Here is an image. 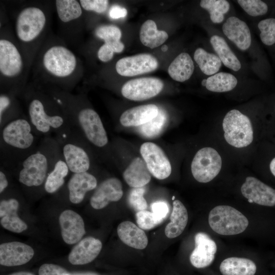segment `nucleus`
Wrapping results in <instances>:
<instances>
[{
  "mask_svg": "<svg viewBox=\"0 0 275 275\" xmlns=\"http://www.w3.org/2000/svg\"><path fill=\"white\" fill-rule=\"evenodd\" d=\"M222 158L218 152L211 147H204L197 151L191 163L194 178L199 182L207 183L219 173Z\"/></svg>",
  "mask_w": 275,
  "mask_h": 275,
  "instance_id": "obj_10",
  "label": "nucleus"
},
{
  "mask_svg": "<svg viewBox=\"0 0 275 275\" xmlns=\"http://www.w3.org/2000/svg\"><path fill=\"white\" fill-rule=\"evenodd\" d=\"M219 270L223 275H255L257 266L250 259L232 257L221 262Z\"/></svg>",
  "mask_w": 275,
  "mask_h": 275,
  "instance_id": "obj_29",
  "label": "nucleus"
},
{
  "mask_svg": "<svg viewBox=\"0 0 275 275\" xmlns=\"http://www.w3.org/2000/svg\"><path fill=\"white\" fill-rule=\"evenodd\" d=\"M9 184L6 173L4 172L3 168L0 171V193H3L7 188Z\"/></svg>",
  "mask_w": 275,
  "mask_h": 275,
  "instance_id": "obj_49",
  "label": "nucleus"
},
{
  "mask_svg": "<svg viewBox=\"0 0 275 275\" xmlns=\"http://www.w3.org/2000/svg\"><path fill=\"white\" fill-rule=\"evenodd\" d=\"M269 170L270 173L275 178V156L270 160L269 163Z\"/></svg>",
  "mask_w": 275,
  "mask_h": 275,
  "instance_id": "obj_50",
  "label": "nucleus"
},
{
  "mask_svg": "<svg viewBox=\"0 0 275 275\" xmlns=\"http://www.w3.org/2000/svg\"><path fill=\"white\" fill-rule=\"evenodd\" d=\"M260 39L267 46L275 45V18L270 17L260 20L258 23Z\"/></svg>",
  "mask_w": 275,
  "mask_h": 275,
  "instance_id": "obj_39",
  "label": "nucleus"
},
{
  "mask_svg": "<svg viewBox=\"0 0 275 275\" xmlns=\"http://www.w3.org/2000/svg\"><path fill=\"white\" fill-rule=\"evenodd\" d=\"M34 255L33 249L24 243L12 241L0 245V264L3 266L24 264L32 259Z\"/></svg>",
  "mask_w": 275,
  "mask_h": 275,
  "instance_id": "obj_18",
  "label": "nucleus"
},
{
  "mask_svg": "<svg viewBox=\"0 0 275 275\" xmlns=\"http://www.w3.org/2000/svg\"><path fill=\"white\" fill-rule=\"evenodd\" d=\"M78 64L75 54L61 44L48 47L41 57V66L44 72L57 81L73 76L78 69Z\"/></svg>",
  "mask_w": 275,
  "mask_h": 275,
  "instance_id": "obj_5",
  "label": "nucleus"
},
{
  "mask_svg": "<svg viewBox=\"0 0 275 275\" xmlns=\"http://www.w3.org/2000/svg\"><path fill=\"white\" fill-rule=\"evenodd\" d=\"M194 59L201 71L207 75L216 74L222 67V63L216 54L210 53L201 47L195 50Z\"/></svg>",
  "mask_w": 275,
  "mask_h": 275,
  "instance_id": "obj_34",
  "label": "nucleus"
},
{
  "mask_svg": "<svg viewBox=\"0 0 275 275\" xmlns=\"http://www.w3.org/2000/svg\"><path fill=\"white\" fill-rule=\"evenodd\" d=\"M237 82L236 77L232 74L219 72L203 79L201 84L209 91L222 93L232 90Z\"/></svg>",
  "mask_w": 275,
  "mask_h": 275,
  "instance_id": "obj_33",
  "label": "nucleus"
},
{
  "mask_svg": "<svg viewBox=\"0 0 275 275\" xmlns=\"http://www.w3.org/2000/svg\"><path fill=\"white\" fill-rule=\"evenodd\" d=\"M47 21V15L41 7H24L17 15L15 22V33L19 42L23 45L34 43L42 35Z\"/></svg>",
  "mask_w": 275,
  "mask_h": 275,
  "instance_id": "obj_6",
  "label": "nucleus"
},
{
  "mask_svg": "<svg viewBox=\"0 0 275 275\" xmlns=\"http://www.w3.org/2000/svg\"><path fill=\"white\" fill-rule=\"evenodd\" d=\"M210 42L216 55L226 67L234 71L241 69L240 61L223 37L214 35L210 37Z\"/></svg>",
  "mask_w": 275,
  "mask_h": 275,
  "instance_id": "obj_31",
  "label": "nucleus"
},
{
  "mask_svg": "<svg viewBox=\"0 0 275 275\" xmlns=\"http://www.w3.org/2000/svg\"><path fill=\"white\" fill-rule=\"evenodd\" d=\"M62 237L65 243H77L85 234V224L81 216L75 211L67 209L59 216Z\"/></svg>",
  "mask_w": 275,
  "mask_h": 275,
  "instance_id": "obj_19",
  "label": "nucleus"
},
{
  "mask_svg": "<svg viewBox=\"0 0 275 275\" xmlns=\"http://www.w3.org/2000/svg\"><path fill=\"white\" fill-rule=\"evenodd\" d=\"M158 67V62L153 55L141 53L124 57L116 64L117 72L123 76H134L147 73L155 70Z\"/></svg>",
  "mask_w": 275,
  "mask_h": 275,
  "instance_id": "obj_14",
  "label": "nucleus"
},
{
  "mask_svg": "<svg viewBox=\"0 0 275 275\" xmlns=\"http://www.w3.org/2000/svg\"><path fill=\"white\" fill-rule=\"evenodd\" d=\"M81 134L73 128L69 132L56 135L63 158L72 174L88 172L91 167L89 154L80 143Z\"/></svg>",
  "mask_w": 275,
  "mask_h": 275,
  "instance_id": "obj_7",
  "label": "nucleus"
},
{
  "mask_svg": "<svg viewBox=\"0 0 275 275\" xmlns=\"http://www.w3.org/2000/svg\"><path fill=\"white\" fill-rule=\"evenodd\" d=\"M145 189L142 187L133 188L128 196V202L131 207L138 211L145 210L147 203L144 197Z\"/></svg>",
  "mask_w": 275,
  "mask_h": 275,
  "instance_id": "obj_42",
  "label": "nucleus"
},
{
  "mask_svg": "<svg viewBox=\"0 0 275 275\" xmlns=\"http://www.w3.org/2000/svg\"><path fill=\"white\" fill-rule=\"evenodd\" d=\"M69 172L70 170L63 158L59 146L53 166L44 184L46 192L53 194L59 190L64 185L65 178Z\"/></svg>",
  "mask_w": 275,
  "mask_h": 275,
  "instance_id": "obj_25",
  "label": "nucleus"
},
{
  "mask_svg": "<svg viewBox=\"0 0 275 275\" xmlns=\"http://www.w3.org/2000/svg\"><path fill=\"white\" fill-rule=\"evenodd\" d=\"M114 53V52L111 47L104 43L99 47L97 52V57L101 61L107 62L113 59Z\"/></svg>",
  "mask_w": 275,
  "mask_h": 275,
  "instance_id": "obj_47",
  "label": "nucleus"
},
{
  "mask_svg": "<svg viewBox=\"0 0 275 275\" xmlns=\"http://www.w3.org/2000/svg\"><path fill=\"white\" fill-rule=\"evenodd\" d=\"M240 190L243 196L250 203L275 206V189L254 177H247Z\"/></svg>",
  "mask_w": 275,
  "mask_h": 275,
  "instance_id": "obj_15",
  "label": "nucleus"
},
{
  "mask_svg": "<svg viewBox=\"0 0 275 275\" xmlns=\"http://www.w3.org/2000/svg\"><path fill=\"white\" fill-rule=\"evenodd\" d=\"M226 37L242 51L248 49L252 43L250 30L247 24L236 16H230L222 26Z\"/></svg>",
  "mask_w": 275,
  "mask_h": 275,
  "instance_id": "obj_20",
  "label": "nucleus"
},
{
  "mask_svg": "<svg viewBox=\"0 0 275 275\" xmlns=\"http://www.w3.org/2000/svg\"><path fill=\"white\" fill-rule=\"evenodd\" d=\"M117 234L124 243L132 248L143 250L148 245V240L145 232L131 222L121 223L117 227Z\"/></svg>",
  "mask_w": 275,
  "mask_h": 275,
  "instance_id": "obj_26",
  "label": "nucleus"
},
{
  "mask_svg": "<svg viewBox=\"0 0 275 275\" xmlns=\"http://www.w3.org/2000/svg\"><path fill=\"white\" fill-rule=\"evenodd\" d=\"M168 121L166 112L159 108L158 115L153 119L139 126V131L144 136L153 138L159 135L164 128Z\"/></svg>",
  "mask_w": 275,
  "mask_h": 275,
  "instance_id": "obj_38",
  "label": "nucleus"
},
{
  "mask_svg": "<svg viewBox=\"0 0 275 275\" xmlns=\"http://www.w3.org/2000/svg\"><path fill=\"white\" fill-rule=\"evenodd\" d=\"M108 14L111 18L119 19L125 17L127 14V11L124 7L114 5L110 8Z\"/></svg>",
  "mask_w": 275,
  "mask_h": 275,
  "instance_id": "obj_48",
  "label": "nucleus"
},
{
  "mask_svg": "<svg viewBox=\"0 0 275 275\" xmlns=\"http://www.w3.org/2000/svg\"><path fill=\"white\" fill-rule=\"evenodd\" d=\"M123 195L122 185L117 178L111 177L103 181L91 196L90 203L95 209H101L112 202L120 200Z\"/></svg>",
  "mask_w": 275,
  "mask_h": 275,
  "instance_id": "obj_16",
  "label": "nucleus"
},
{
  "mask_svg": "<svg viewBox=\"0 0 275 275\" xmlns=\"http://www.w3.org/2000/svg\"><path fill=\"white\" fill-rule=\"evenodd\" d=\"M95 35L102 39L116 53L121 52L124 45L120 41L122 37L121 30L117 26L112 24L102 25L96 28Z\"/></svg>",
  "mask_w": 275,
  "mask_h": 275,
  "instance_id": "obj_35",
  "label": "nucleus"
},
{
  "mask_svg": "<svg viewBox=\"0 0 275 275\" xmlns=\"http://www.w3.org/2000/svg\"><path fill=\"white\" fill-rule=\"evenodd\" d=\"M200 6L208 11L210 20L216 24L223 21L230 8V3L226 0H202Z\"/></svg>",
  "mask_w": 275,
  "mask_h": 275,
  "instance_id": "obj_37",
  "label": "nucleus"
},
{
  "mask_svg": "<svg viewBox=\"0 0 275 275\" xmlns=\"http://www.w3.org/2000/svg\"><path fill=\"white\" fill-rule=\"evenodd\" d=\"M168 49V47L167 45H163L162 47H161V50L163 51H167V50Z\"/></svg>",
  "mask_w": 275,
  "mask_h": 275,
  "instance_id": "obj_53",
  "label": "nucleus"
},
{
  "mask_svg": "<svg viewBox=\"0 0 275 275\" xmlns=\"http://www.w3.org/2000/svg\"><path fill=\"white\" fill-rule=\"evenodd\" d=\"M79 2L81 8L84 10L98 13L104 12L109 4L107 0H80Z\"/></svg>",
  "mask_w": 275,
  "mask_h": 275,
  "instance_id": "obj_43",
  "label": "nucleus"
},
{
  "mask_svg": "<svg viewBox=\"0 0 275 275\" xmlns=\"http://www.w3.org/2000/svg\"><path fill=\"white\" fill-rule=\"evenodd\" d=\"M9 275H34L33 273L26 271H20L11 273Z\"/></svg>",
  "mask_w": 275,
  "mask_h": 275,
  "instance_id": "obj_51",
  "label": "nucleus"
},
{
  "mask_svg": "<svg viewBox=\"0 0 275 275\" xmlns=\"http://www.w3.org/2000/svg\"><path fill=\"white\" fill-rule=\"evenodd\" d=\"M274 112H275V106H274Z\"/></svg>",
  "mask_w": 275,
  "mask_h": 275,
  "instance_id": "obj_54",
  "label": "nucleus"
},
{
  "mask_svg": "<svg viewBox=\"0 0 275 275\" xmlns=\"http://www.w3.org/2000/svg\"><path fill=\"white\" fill-rule=\"evenodd\" d=\"M13 98L10 95L1 94L0 96V125L1 128L6 124L8 116V112L11 108Z\"/></svg>",
  "mask_w": 275,
  "mask_h": 275,
  "instance_id": "obj_44",
  "label": "nucleus"
},
{
  "mask_svg": "<svg viewBox=\"0 0 275 275\" xmlns=\"http://www.w3.org/2000/svg\"><path fill=\"white\" fill-rule=\"evenodd\" d=\"M101 241L93 237H86L71 250L68 260L73 265H84L93 261L102 249Z\"/></svg>",
  "mask_w": 275,
  "mask_h": 275,
  "instance_id": "obj_22",
  "label": "nucleus"
},
{
  "mask_svg": "<svg viewBox=\"0 0 275 275\" xmlns=\"http://www.w3.org/2000/svg\"><path fill=\"white\" fill-rule=\"evenodd\" d=\"M195 70L194 61L186 52H181L171 62L168 72L174 80L184 82L189 79Z\"/></svg>",
  "mask_w": 275,
  "mask_h": 275,
  "instance_id": "obj_30",
  "label": "nucleus"
},
{
  "mask_svg": "<svg viewBox=\"0 0 275 275\" xmlns=\"http://www.w3.org/2000/svg\"><path fill=\"white\" fill-rule=\"evenodd\" d=\"M168 33L158 30L155 21L148 19L141 25L140 39L142 43L150 48L153 49L161 45L168 39Z\"/></svg>",
  "mask_w": 275,
  "mask_h": 275,
  "instance_id": "obj_32",
  "label": "nucleus"
},
{
  "mask_svg": "<svg viewBox=\"0 0 275 275\" xmlns=\"http://www.w3.org/2000/svg\"><path fill=\"white\" fill-rule=\"evenodd\" d=\"M136 218L138 225L143 230L153 229L163 221L157 217L152 212L146 210L137 212Z\"/></svg>",
  "mask_w": 275,
  "mask_h": 275,
  "instance_id": "obj_41",
  "label": "nucleus"
},
{
  "mask_svg": "<svg viewBox=\"0 0 275 275\" xmlns=\"http://www.w3.org/2000/svg\"><path fill=\"white\" fill-rule=\"evenodd\" d=\"M208 223L215 233L230 236L244 232L249 225V221L236 208L228 205H218L210 211Z\"/></svg>",
  "mask_w": 275,
  "mask_h": 275,
  "instance_id": "obj_8",
  "label": "nucleus"
},
{
  "mask_svg": "<svg viewBox=\"0 0 275 275\" xmlns=\"http://www.w3.org/2000/svg\"><path fill=\"white\" fill-rule=\"evenodd\" d=\"M97 187L96 178L89 172L73 174L67 183L70 201L75 204L80 203L86 194Z\"/></svg>",
  "mask_w": 275,
  "mask_h": 275,
  "instance_id": "obj_21",
  "label": "nucleus"
},
{
  "mask_svg": "<svg viewBox=\"0 0 275 275\" xmlns=\"http://www.w3.org/2000/svg\"><path fill=\"white\" fill-rule=\"evenodd\" d=\"M25 96L28 119L38 135L52 133L58 135L73 128L64 109L50 93L32 91Z\"/></svg>",
  "mask_w": 275,
  "mask_h": 275,
  "instance_id": "obj_1",
  "label": "nucleus"
},
{
  "mask_svg": "<svg viewBox=\"0 0 275 275\" xmlns=\"http://www.w3.org/2000/svg\"><path fill=\"white\" fill-rule=\"evenodd\" d=\"M71 275H99L97 273L94 272H85V273H72Z\"/></svg>",
  "mask_w": 275,
  "mask_h": 275,
  "instance_id": "obj_52",
  "label": "nucleus"
},
{
  "mask_svg": "<svg viewBox=\"0 0 275 275\" xmlns=\"http://www.w3.org/2000/svg\"><path fill=\"white\" fill-rule=\"evenodd\" d=\"M39 275H71L63 267L54 264H43L39 268Z\"/></svg>",
  "mask_w": 275,
  "mask_h": 275,
  "instance_id": "obj_45",
  "label": "nucleus"
},
{
  "mask_svg": "<svg viewBox=\"0 0 275 275\" xmlns=\"http://www.w3.org/2000/svg\"><path fill=\"white\" fill-rule=\"evenodd\" d=\"M123 177L127 184L133 188L144 187L151 178L145 161L139 157L132 160L124 171Z\"/></svg>",
  "mask_w": 275,
  "mask_h": 275,
  "instance_id": "obj_27",
  "label": "nucleus"
},
{
  "mask_svg": "<svg viewBox=\"0 0 275 275\" xmlns=\"http://www.w3.org/2000/svg\"><path fill=\"white\" fill-rule=\"evenodd\" d=\"M59 149L56 139L46 138L38 148L13 169L19 182L27 187L44 184Z\"/></svg>",
  "mask_w": 275,
  "mask_h": 275,
  "instance_id": "obj_4",
  "label": "nucleus"
},
{
  "mask_svg": "<svg viewBox=\"0 0 275 275\" xmlns=\"http://www.w3.org/2000/svg\"><path fill=\"white\" fill-rule=\"evenodd\" d=\"M55 4L58 16L63 22L75 20L82 15V8L77 1L57 0Z\"/></svg>",
  "mask_w": 275,
  "mask_h": 275,
  "instance_id": "obj_36",
  "label": "nucleus"
},
{
  "mask_svg": "<svg viewBox=\"0 0 275 275\" xmlns=\"http://www.w3.org/2000/svg\"><path fill=\"white\" fill-rule=\"evenodd\" d=\"M152 212L159 219L163 221L167 216L169 209L167 203L163 201H157L151 205Z\"/></svg>",
  "mask_w": 275,
  "mask_h": 275,
  "instance_id": "obj_46",
  "label": "nucleus"
},
{
  "mask_svg": "<svg viewBox=\"0 0 275 275\" xmlns=\"http://www.w3.org/2000/svg\"><path fill=\"white\" fill-rule=\"evenodd\" d=\"M38 135L28 119L16 118L1 128V167L13 169L37 148Z\"/></svg>",
  "mask_w": 275,
  "mask_h": 275,
  "instance_id": "obj_2",
  "label": "nucleus"
},
{
  "mask_svg": "<svg viewBox=\"0 0 275 275\" xmlns=\"http://www.w3.org/2000/svg\"><path fill=\"white\" fill-rule=\"evenodd\" d=\"M159 78L145 77L131 79L122 87L121 94L125 98L133 101H143L158 95L163 88Z\"/></svg>",
  "mask_w": 275,
  "mask_h": 275,
  "instance_id": "obj_12",
  "label": "nucleus"
},
{
  "mask_svg": "<svg viewBox=\"0 0 275 275\" xmlns=\"http://www.w3.org/2000/svg\"><path fill=\"white\" fill-rule=\"evenodd\" d=\"M19 203L15 198L4 199L0 202V223L8 231L19 233L28 228L26 224L17 214Z\"/></svg>",
  "mask_w": 275,
  "mask_h": 275,
  "instance_id": "obj_23",
  "label": "nucleus"
},
{
  "mask_svg": "<svg viewBox=\"0 0 275 275\" xmlns=\"http://www.w3.org/2000/svg\"><path fill=\"white\" fill-rule=\"evenodd\" d=\"M237 2L248 15L253 17L265 15L269 10L268 5L261 0H238Z\"/></svg>",
  "mask_w": 275,
  "mask_h": 275,
  "instance_id": "obj_40",
  "label": "nucleus"
},
{
  "mask_svg": "<svg viewBox=\"0 0 275 275\" xmlns=\"http://www.w3.org/2000/svg\"><path fill=\"white\" fill-rule=\"evenodd\" d=\"M159 110V108L153 104L133 107L122 114L120 122L125 127L140 126L155 118Z\"/></svg>",
  "mask_w": 275,
  "mask_h": 275,
  "instance_id": "obj_24",
  "label": "nucleus"
},
{
  "mask_svg": "<svg viewBox=\"0 0 275 275\" xmlns=\"http://www.w3.org/2000/svg\"><path fill=\"white\" fill-rule=\"evenodd\" d=\"M140 153L150 173L155 178L163 180L171 175L170 161L159 146L152 142L144 143L141 146Z\"/></svg>",
  "mask_w": 275,
  "mask_h": 275,
  "instance_id": "obj_13",
  "label": "nucleus"
},
{
  "mask_svg": "<svg viewBox=\"0 0 275 275\" xmlns=\"http://www.w3.org/2000/svg\"><path fill=\"white\" fill-rule=\"evenodd\" d=\"M223 128L225 140L232 146L245 147L253 141V129L250 118L237 109H232L226 114Z\"/></svg>",
  "mask_w": 275,
  "mask_h": 275,
  "instance_id": "obj_9",
  "label": "nucleus"
},
{
  "mask_svg": "<svg viewBox=\"0 0 275 275\" xmlns=\"http://www.w3.org/2000/svg\"><path fill=\"white\" fill-rule=\"evenodd\" d=\"M22 52L10 39L1 37L0 39L1 76L9 80L18 78L24 69Z\"/></svg>",
  "mask_w": 275,
  "mask_h": 275,
  "instance_id": "obj_11",
  "label": "nucleus"
},
{
  "mask_svg": "<svg viewBox=\"0 0 275 275\" xmlns=\"http://www.w3.org/2000/svg\"><path fill=\"white\" fill-rule=\"evenodd\" d=\"M55 98L64 109L72 126L92 145L105 147L108 136L101 118L92 108L82 106L80 97L66 94L56 95Z\"/></svg>",
  "mask_w": 275,
  "mask_h": 275,
  "instance_id": "obj_3",
  "label": "nucleus"
},
{
  "mask_svg": "<svg viewBox=\"0 0 275 275\" xmlns=\"http://www.w3.org/2000/svg\"><path fill=\"white\" fill-rule=\"evenodd\" d=\"M195 249L189 257L191 264L198 268L209 266L217 251L215 242L206 233L198 232L195 236Z\"/></svg>",
  "mask_w": 275,
  "mask_h": 275,
  "instance_id": "obj_17",
  "label": "nucleus"
},
{
  "mask_svg": "<svg viewBox=\"0 0 275 275\" xmlns=\"http://www.w3.org/2000/svg\"><path fill=\"white\" fill-rule=\"evenodd\" d=\"M171 222L165 228L166 236L170 239L180 235L184 230L188 222V213L186 207L179 200L173 203V210L170 216Z\"/></svg>",
  "mask_w": 275,
  "mask_h": 275,
  "instance_id": "obj_28",
  "label": "nucleus"
}]
</instances>
